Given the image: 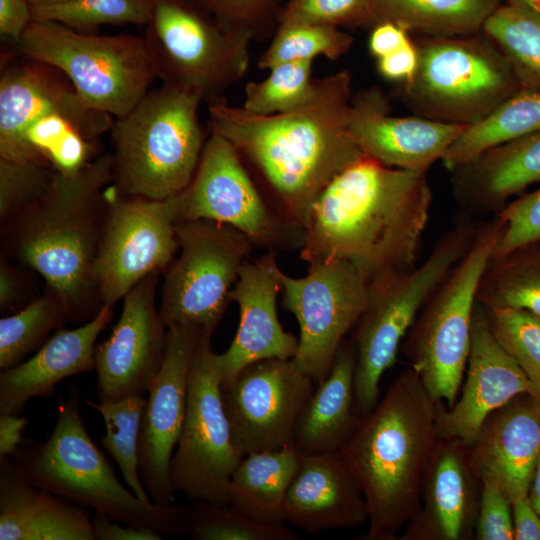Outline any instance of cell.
Segmentation results:
<instances>
[{"mask_svg":"<svg viewBox=\"0 0 540 540\" xmlns=\"http://www.w3.org/2000/svg\"><path fill=\"white\" fill-rule=\"evenodd\" d=\"M352 96L347 70L315 79L310 97L281 113L253 114L221 96L206 102L209 127L234 146L270 205L305 230L318 194L365 156L350 132Z\"/></svg>","mask_w":540,"mask_h":540,"instance_id":"6da1fadb","label":"cell"},{"mask_svg":"<svg viewBox=\"0 0 540 540\" xmlns=\"http://www.w3.org/2000/svg\"><path fill=\"white\" fill-rule=\"evenodd\" d=\"M432 192L426 172L385 166L364 156L337 174L314 200L300 258H340L368 282L416 266Z\"/></svg>","mask_w":540,"mask_h":540,"instance_id":"7a4b0ae2","label":"cell"},{"mask_svg":"<svg viewBox=\"0 0 540 540\" xmlns=\"http://www.w3.org/2000/svg\"><path fill=\"white\" fill-rule=\"evenodd\" d=\"M112 179L111 153L71 174L54 171L47 193L1 225L2 254L38 273L72 322L92 319L102 306L95 263Z\"/></svg>","mask_w":540,"mask_h":540,"instance_id":"3957f363","label":"cell"},{"mask_svg":"<svg viewBox=\"0 0 540 540\" xmlns=\"http://www.w3.org/2000/svg\"><path fill=\"white\" fill-rule=\"evenodd\" d=\"M439 435L436 402L404 369L340 449L369 510L366 540H396L420 508L421 486Z\"/></svg>","mask_w":540,"mask_h":540,"instance_id":"277c9868","label":"cell"},{"mask_svg":"<svg viewBox=\"0 0 540 540\" xmlns=\"http://www.w3.org/2000/svg\"><path fill=\"white\" fill-rule=\"evenodd\" d=\"M6 459L32 484L114 521L162 535L188 533L190 508L143 501L119 482L86 430L76 388L59 405L50 436L44 442L24 439Z\"/></svg>","mask_w":540,"mask_h":540,"instance_id":"5b68a950","label":"cell"},{"mask_svg":"<svg viewBox=\"0 0 540 540\" xmlns=\"http://www.w3.org/2000/svg\"><path fill=\"white\" fill-rule=\"evenodd\" d=\"M201 101L192 90L163 83L114 120L111 185L118 193L162 200L189 185L207 140Z\"/></svg>","mask_w":540,"mask_h":540,"instance_id":"8992f818","label":"cell"},{"mask_svg":"<svg viewBox=\"0 0 540 540\" xmlns=\"http://www.w3.org/2000/svg\"><path fill=\"white\" fill-rule=\"evenodd\" d=\"M477 229L462 223L439 240L420 265L368 282V297L350 342L355 350V397L360 415L379 402V383L427 299L470 247Z\"/></svg>","mask_w":540,"mask_h":540,"instance_id":"52a82bcc","label":"cell"},{"mask_svg":"<svg viewBox=\"0 0 540 540\" xmlns=\"http://www.w3.org/2000/svg\"><path fill=\"white\" fill-rule=\"evenodd\" d=\"M502 229L498 217L477 229L470 247L427 299L401 345L430 397L447 408L461 389L477 288Z\"/></svg>","mask_w":540,"mask_h":540,"instance_id":"ba28073f","label":"cell"},{"mask_svg":"<svg viewBox=\"0 0 540 540\" xmlns=\"http://www.w3.org/2000/svg\"><path fill=\"white\" fill-rule=\"evenodd\" d=\"M16 44L26 58L63 73L92 108L115 118L130 112L158 78L145 37L99 36L32 21Z\"/></svg>","mask_w":540,"mask_h":540,"instance_id":"9c48e42d","label":"cell"},{"mask_svg":"<svg viewBox=\"0 0 540 540\" xmlns=\"http://www.w3.org/2000/svg\"><path fill=\"white\" fill-rule=\"evenodd\" d=\"M462 36H434L416 45L418 67L400 93L418 116L470 125L520 90L506 58L487 37Z\"/></svg>","mask_w":540,"mask_h":540,"instance_id":"30bf717a","label":"cell"},{"mask_svg":"<svg viewBox=\"0 0 540 540\" xmlns=\"http://www.w3.org/2000/svg\"><path fill=\"white\" fill-rule=\"evenodd\" d=\"M177 223L210 220L242 232L255 248L297 250L305 230L278 213L234 146L210 131L189 185L175 195Z\"/></svg>","mask_w":540,"mask_h":540,"instance_id":"8fae6325","label":"cell"},{"mask_svg":"<svg viewBox=\"0 0 540 540\" xmlns=\"http://www.w3.org/2000/svg\"><path fill=\"white\" fill-rule=\"evenodd\" d=\"M176 234L180 253L164 271L160 316L166 327L192 325L213 333L255 247L239 230L210 220L178 222Z\"/></svg>","mask_w":540,"mask_h":540,"instance_id":"7c38bea8","label":"cell"},{"mask_svg":"<svg viewBox=\"0 0 540 540\" xmlns=\"http://www.w3.org/2000/svg\"><path fill=\"white\" fill-rule=\"evenodd\" d=\"M145 38L158 78L206 102L224 96L249 67L251 41L225 31L186 0H153Z\"/></svg>","mask_w":540,"mask_h":540,"instance_id":"4fadbf2b","label":"cell"},{"mask_svg":"<svg viewBox=\"0 0 540 540\" xmlns=\"http://www.w3.org/2000/svg\"><path fill=\"white\" fill-rule=\"evenodd\" d=\"M213 333L205 331L192 363L187 407L170 463V485L195 501L226 506L233 471L242 456L231 434L221 393Z\"/></svg>","mask_w":540,"mask_h":540,"instance_id":"5bb4252c","label":"cell"},{"mask_svg":"<svg viewBox=\"0 0 540 540\" xmlns=\"http://www.w3.org/2000/svg\"><path fill=\"white\" fill-rule=\"evenodd\" d=\"M95 263L101 305L113 308L143 278L165 271L179 248L175 196L150 199L110 184Z\"/></svg>","mask_w":540,"mask_h":540,"instance_id":"9a60e30c","label":"cell"},{"mask_svg":"<svg viewBox=\"0 0 540 540\" xmlns=\"http://www.w3.org/2000/svg\"><path fill=\"white\" fill-rule=\"evenodd\" d=\"M282 302L299 325L296 365L318 384L330 372L345 335L368 297V280L351 262L332 258L310 264L303 277L280 271Z\"/></svg>","mask_w":540,"mask_h":540,"instance_id":"2e32d148","label":"cell"},{"mask_svg":"<svg viewBox=\"0 0 540 540\" xmlns=\"http://www.w3.org/2000/svg\"><path fill=\"white\" fill-rule=\"evenodd\" d=\"M316 383L292 359L252 363L221 385L232 440L240 455L293 446Z\"/></svg>","mask_w":540,"mask_h":540,"instance_id":"e0dca14e","label":"cell"},{"mask_svg":"<svg viewBox=\"0 0 540 540\" xmlns=\"http://www.w3.org/2000/svg\"><path fill=\"white\" fill-rule=\"evenodd\" d=\"M205 331L192 325L167 327L164 360L147 391L139 440V474L156 504L169 505L174 500L170 463L185 419L192 363Z\"/></svg>","mask_w":540,"mask_h":540,"instance_id":"ac0fdd59","label":"cell"},{"mask_svg":"<svg viewBox=\"0 0 540 540\" xmlns=\"http://www.w3.org/2000/svg\"><path fill=\"white\" fill-rule=\"evenodd\" d=\"M29 60L1 73L0 160L49 165L27 145L24 132L33 121L50 112L67 115L95 143L111 130L113 117L88 105L63 73Z\"/></svg>","mask_w":540,"mask_h":540,"instance_id":"d6986e66","label":"cell"},{"mask_svg":"<svg viewBox=\"0 0 540 540\" xmlns=\"http://www.w3.org/2000/svg\"><path fill=\"white\" fill-rule=\"evenodd\" d=\"M158 277L146 276L124 296L110 336L95 347L99 401L144 395L162 366L167 327L155 305Z\"/></svg>","mask_w":540,"mask_h":540,"instance_id":"ffe728a7","label":"cell"},{"mask_svg":"<svg viewBox=\"0 0 540 540\" xmlns=\"http://www.w3.org/2000/svg\"><path fill=\"white\" fill-rule=\"evenodd\" d=\"M530 387L528 376L493 337L485 309L476 300L465 381L452 407L436 403L439 437L472 445L485 419L518 395L529 393Z\"/></svg>","mask_w":540,"mask_h":540,"instance_id":"44dd1931","label":"cell"},{"mask_svg":"<svg viewBox=\"0 0 540 540\" xmlns=\"http://www.w3.org/2000/svg\"><path fill=\"white\" fill-rule=\"evenodd\" d=\"M480 495L471 444L439 437L423 476L420 508L398 539H474Z\"/></svg>","mask_w":540,"mask_h":540,"instance_id":"7402d4cb","label":"cell"},{"mask_svg":"<svg viewBox=\"0 0 540 540\" xmlns=\"http://www.w3.org/2000/svg\"><path fill=\"white\" fill-rule=\"evenodd\" d=\"M466 126L392 115L389 99L377 87L361 90L351 100L353 139L366 157L391 168L427 172Z\"/></svg>","mask_w":540,"mask_h":540,"instance_id":"603a6c76","label":"cell"},{"mask_svg":"<svg viewBox=\"0 0 540 540\" xmlns=\"http://www.w3.org/2000/svg\"><path fill=\"white\" fill-rule=\"evenodd\" d=\"M281 268L277 252L247 259L230 291L239 306L240 321L228 349L216 354L221 385L228 384L246 366L270 358L292 359L299 340L286 332L278 319Z\"/></svg>","mask_w":540,"mask_h":540,"instance_id":"cb8c5ba5","label":"cell"},{"mask_svg":"<svg viewBox=\"0 0 540 540\" xmlns=\"http://www.w3.org/2000/svg\"><path fill=\"white\" fill-rule=\"evenodd\" d=\"M284 511L286 522L311 534L369 520L362 488L340 450L300 456Z\"/></svg>","mask_w":540,"mask_h":540,"instance_id":"d4e9b609","label":"cell"},{"mask_svg":"<svg viewBox=\"0 0 540 540\" xmlns=\"http://www.w3.org/2000/svg\"><path fill=\"white\" fill-rule=\"evenodd\" d=\"M471 455L480 478L495 482L511 503L528 495L540 460V412L529 393L485 419Z\"/></svg>","mask_w":540,"mask_h":540,"instance_id":"484cf974","label":"cell"},{"mask_svg":"<svg viewBox=\"0 0 540 540\" xmlns=\"http://www.w3.org/2000/svg\"><path fill=\"white\" fill-rule=\"evenodd\" d=\"M102 305L97 314L74 329H57L28 360L0 373V414H16L33 397H47L65 378L95 369L96 340L113 317Z\"/></svg>","mask_w":540,"mask_h":540,"instance_id":"4316f807","label":"cell"},{"mask_svg":"<svg viewBox=\"0 0 540 540\" xmlns=\"http://www.w3.org/2000/svg\"><path fill=\"white\" fill-rule=\"evenodd\" d=\"M1 540H96L87 508L25 479L0 460Z\"/></svg>","mask_w":540,"mask_h":540,"instance_id":"83f0119b","label":"cell"},{"mask_svg":"<svg viewBox=\"0 0 540 540\" xmlns=\"http://www.w3.org/2000/svg\"><path fill=\"white\" fill-rule=\"evenodd\" d=\"M355 350L344 341L328 375L320 381L303 410L293 447L301 455L340 450L357 428Z\"/></svg>","mask_w":540,"mask_h":540,"instance_id":"f1b7e54d","label":"cell"},{"mask_svg":"<svg viewBox=\"0 0 540 540\" xmlns=\"http://www.w3.org/2000/svg\"><path fill=\"white\" fill-rule=\"evenodd\" d=\"M456 197L476 209H495L540 182V130L491 148L452 171Z\"/></svg>","mask_w":540,"mask_h":540,"instance_id":"f546056e","label":"cell"},{"mask_svg":"<svg viewBox=\"0 0 540 540\" xmlns=\"http://www.w3.org/2000/svg\"><path fill=\"white\" fill-rule=\"evenodd\" d=\"M300 456L293 446L243 456L231 476L228 505L257 523L283 524Z\"/></svg>","mask_w":540,"mask_h":540,"instance_id":"4dcf8cb0","label":"cell"},{"mask_svg":"<svg viewBox=\"0 0 540 540\" xmlns=\"http://www.w3.org/2000/svg\"><path fill=\"white\" fill-rule=\"evenodd\" d=\"M501 4L502 0H373L372 27L391 21L433 36L470 35L482 30Z\"/></svg>","mask_w":540,"mask_h":540,"instance_id":"1f68e13d","label":"cell"},{"mask_svg":"<svg viewBox=\"0 0 540 540\" xmlns=\"http://www.w3.org/2000/svg\"><path fill=\"white\" fill-rule=\"evenodd\" d=\"M540 130V92L520 89L467 125L442 159L454 171L483 152Z\"/></svg>","mask_w":540,"mask_h":540,"instance_id":"d6a6232c","label":"cell"},{"mask_svg":"<svg viewBox=\"0 0 540 540\" xmlns=\"http://www.w3.org/2000/svg\"><path fill=\"white\" fill-rule=\"evenodd\" d=\"M476 300L485 308L523 309L540 315V242L491 257Z\"/></svg>","mask_w":540,"mask_h":540,"instance_id":"836d02e7","label":"cell"},{"mask_svg":"<svg viewBox=\"0 0 540 540\" xmlns=\"http://www.w3.org/2000/svg\"><path fill=\"white\" fill-rule=\"evenodd\" d=\"M482 30L506 58L520 89L540 92V13L506 2Z\"/></svg>","mask_w":540,"mask_h":540,"instance_id":"e575fe53","label":"cell"},{"mask_svg":"<svg viewBox=\"0 0 540 540\" xmlns=\"http://www.w3.org/2000/svg\"><path fill=\"white\" fill-rule=\"evenodd\" d=\"M70 321L63 301L46 289L20 310L0 320V369L17 366L31 352L38 350L52 331Z\"/></svg>","mask_w":540,"mask_h":540,"instance_id":"d590c367","label":"cell"},{"mask_svg":"<svg viewBox=\"0 0 540 540\" xmlns=\"http://www.w3.org/2000/svg\"><path fill=\"white\" fill-rule=\"evenodd\" d=\"M85 403L102 416L106 433L102 446L117 463L131 492L143 501H150L139 474V440L146 404L143 395H130L117 400Z\"/></svg>","mask_w":540,"mask_h":540,"instance_id":"8d00e7d4","label":"cell"},{"mask_svg":"<svg viewBox=\"0 0 540 540\" xmlns=\"http://www.w3.org/2000/svg\"><path fill=\"white\" fill-rule=\"evenodd\" d=\"M27 145L44 158L54 171L71 174L97 156V143L61 112H50L33 121L24 132Z\"/></svg>","mask_w":540,"mask_h":540,"instance_id":"74e56055","label":"cell"},{"mask_svg":"<svg viewBox=\"0 0 540 540\" xmlns=\"http://www.w3.org/2000/svg\"><path fill=\"white\" fill-rule=\"evenodd\" d=\"M353 44V37L339 27L310 24H280L267 49L260 55V69L296 61H314L318 56L336 60L345 55Z\"/></svg>","mask_w":540,"mask_h":540,"instance_id":"f35d334b","label":"cell"},{"mask_svg":"<svg viewBox=\"0 0 540 540\" xmlns=\"http://www.w3.org/2000/svg\"><path fill=\"white\" fill-rule=\"evenodd\" d=\"M153 0H71L31 8L33 21H53L73 30L92 33L100 25L134 24L147 26Z\"/></svg>","mask_w":540,"mask_h":540,"instance_id":"ab89813d","label":"cell"},{"mask_svg":"<svg viewBox=\"0 0 540 540\" xmlns=\"http://www.w3.org/2000/svg\"><path fill=\"white\" fill-rule=\"evenodd\" d=\"M312 65L313 61H296L271 67L266 78L247 83L242 107L253 114L271 115L301 105L314 89Z\"/></svg>","mask_w":540,"mask_h":540,"instance_id":"60d3db41","label":"cell"},{"mask_svg":"<svg viewBox=\"0 0 540 540\" xmlns=\"http://www.w3.org/2000/svg\"><path fill=\"white\" fill-rule=\"evenodd\" d=\"M190 538L195 540H295L284 524L265 525L231 506L196 501L189 510Z\"/></svg>","mask_w":540,"mask_h":540,"instance_id":"b9f144b4","label":"cell"},{"mask_svg":"<svg viewBox=\"0 0 540 540\" xmlns=\"http://www.w3.org/2000/svg\"><path fill=\"white\" fill-rule=\"evenodd\" d=\"M225 31L252 41L272 37L280 25L285 0H186Z\"/></svg>","mask_w":540,"mask_h":540,"instance_id":"7bdbcfd3","label":"cell"},{"mask_svg":"<svg viewBox=\"0 0 540 540\" xmlns=\"http://www.w3.org/2000/svg\"><path fill=\"white\" fill-rule=\"evenodd\" d=\"M484 309L497 343L520 366L531 383L539 381L540 315L514 308Z\"/></svg>","mask_w":540,"mask_h":540,"instance_id":"ee69618b","label":"cell"},{"mask_svg":"<svg viewBox=\"0 0 540 540\" xmlns=\"http://www.w3.org/2000/svg\"><path fill=\"white\" fill-rule=\"evenodd\" d=\"M53 174L46 164L0 160L1 225L38 202L49 190Z\"/></svg>","mask_w":540,"mask_h":540,"instance_id":"f6af8a7d","label":"cell"},{"mask_svg":"<svg viewBox=\"0 0 540 540\" xmlns=\"http://www.w3.org/2000/svg\"><path fill=\"white\" fill-rule=\"evenodd\" d=\"M373 0H287L280 24L371 25Z\"/></svg>","mask_w":540,"mask_h":540,"instance_id":"bcb514c9","label":"cell"},{"mask_svg":"<svg viewBox=\"0 0 540 540\" xmlns=\"http://www.w3.org/2000/svg\"><path fill=\"white\" fill-rule=\"evenodd\" d=\"M502 233L492 257L503 256L517 248L540 242V189L525 194L498 213Z\"/></svg>","mask_w":540,"mask_h":540,"instance_id":"7dc6e473","label":"cell"},{"mask_svg":"<svg viewBox=\"0 0 540 540\" xmlns=\"http://www.w3.org/2000/svg\"><path fill=\"white\" fill-rule=\"evenodd\" d=\"M474 539L514 540L511 501L503 490L489 479H481Z\"/></svg>","mask_w":540,"mask_h":540,"instance_id":"c3c4849f","label":"cell"},{"mask_svg":"<svg viewBox=\"0 0 540 540\" xmlns=\"http://www.w3.org/2000/svg\"><path fill=\"white\" fill-rule=\"evenodd\" d=\"M10 259L1 253L0 258V311L2 314L14 313L35 297L29 296L28 275L14 266Z\"/></svg>","mask_w":540,"mask_h":540,"instance_id":"681fc988","label":"cell"},{"mask_svg":"<svg viewBox=\"0 0 540 540\" xmlns=\"http://www.w3.org/2000/svg\"><path fill=\"white\" fill-rule=\"evenodd\" d=\"M418 67L417 46L410 41L396 51L377 59L379 73L386 79L408 82Z\"/></svg>","mask_w":540,"mask_h":540,"instance_id":"f907efd6","label":"cell"},{"mask_svg":"<svg viewBox=\"0 0 540 540\" xmlns=\"http://www.w3.org/2000/svg\"><path fill=\"white\" fill-rule=\"evenodd\" d=\"M110 517L95 513L92 518L96 540H161L162 534L146 528L113 522Z\"/></svg>","mask_w":540,"mask_h":540,"instance_id":"816d5d0a","label":"cell"},{"mask_svg":"<svg viewBox=\"0 0 540 540\" xmlns=\"http://www.w3.org/2000/svg\"><path fill=\"white\" fill-rule=\"evenodd\" d=\"M33 21L27 0H0V33L18 42Z\"/></svg>","mask_w":540,"mask_h":540,"instance_id":"f5cc1de1","label":"cell"},{"mask_svg":"<svg viewBox=\"0 0 540 540\" xmlns=\"http://www.w3.org/2000/svg\"><path fill=\"white\" fill-rule=\"evenodd\" d=\"M372 28L368 46L370 53L377 59L396 51L411 41L408 35L409 31L394 22L382 21Z\"/></svg>","mask_w":540,"mask_h":540,"instance_id":"db71d44e","label":"cell"},{"mask_svg":"<svg viewBox=\"0 0 540 540\" xmlns=\"http://www.w3.org/2000/svg\"><path fill=\"white\" fill-rule=\"evenodd\" d=\"M514 540H540V515L528 495L512 503Z\"/></svg>","mask_w":540,"mask_h":540,"instance_id":"11a10c76","label":"cell"},{"mask_svg":"<svg viewBox=\"0 0 540 540\" xmlns=\"http://www.w3.org/2000/svg\"><path fill=\"white\" fill-rule=\"evenodd\" d=\"M28 420L16 414H0V460L17 452Z\"/></svg>","mask_w":540,"mask_h":540,"instance_id":"9f6ffc18","label":"cell"},{"mask_svg":"<svg viewBox=\"0 0 540 540\" xmlns=\"http://www.w3.org/2000/svg\"><path fill=\"white\" fill-rule=\"evenodd\" d=\"M528 498L537 511V513L540 515V460L538 462V465L536 467L529 492H528Z\"/></svg>","mask_w":540,"mask_h":540,"instance_id":"6f0895ef","label":"cell"},{"mask_svg":"<svg viewBox=\"0 0 540 540\" xmlns=\"http://www.w3.org/2000/svg\"><path fill=\"white\" fill-rule=\"evenodd\" d=\"M31 8H45L60 5L71 0H27Z\"/></svg>","mask_w":540,"mask_h":540,"instance_id":"680465c9","label":"cell"},{"mask_svg":"<svg viewBox=\"0 0 540 540\" xmlns=\"http://www.w3.org/2000/svg\"><path fill=\"white\" fill-rule=\"evenodd\" d=\"M506 2L522 5L540 13V0H505Z\"/></svg>","mask_w":540,"mask_h":540,"instance_id":"91938a15","label":"cell"},{"mask_svg":"<svg viewBox=\"0 0 540 540\" xmlns=\"http://www.w3.org/2000/svg\"><path fill=\"white\" fill-rule=\"evenodd\" d=\"M529 394L533 398L534 403L540 412V380L537 382L531 383Z\"/></svg>","mask_w":540,"mask_h":540,"instance_id":"94428289","label":"cell"}]
</instances>
